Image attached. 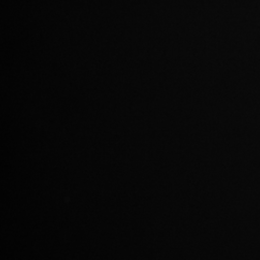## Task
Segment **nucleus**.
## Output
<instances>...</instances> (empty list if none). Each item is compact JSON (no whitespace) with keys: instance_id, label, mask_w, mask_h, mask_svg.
Returning a JSON list of instances; mask_svg holds the SVG:
<instances>
[]
</instances>
